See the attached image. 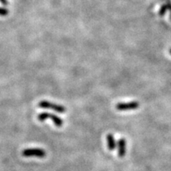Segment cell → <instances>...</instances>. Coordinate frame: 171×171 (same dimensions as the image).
<instances>
[{
	"instance_id": "4",
	"label": "cell",
	"mask_w": 171,
	"mask_h": 171,
	"mask_svg": "<svg viewBox=\"0 0 171 171\" xmlns=\"http://www.w3.org/2000/svg\"><path fill=\"white\" fill-rule=\"evenodd\" d=\"M139 104L137 101H131L128 103H118L116 105V109L119 111H127V110L137 109Z\"/></svg>"
},
{
	"instance_id": "3",
	"label": "cell",
	"mask_w": 171,
	"mask_h": 171,
	"mask_svg": "<svg viewBox=\"0 0 171 171\" xmlns=\"http://www.w3.org/2000/svg\"><path fill=\"white\" fill-rule=\"evenodd\" d=\"M24 157H37V158H44L46 156V152L41 148H28L25 149L22 153Z\"/></svg>"
},
{
	"instance_id": "9",
	"label": "cell",
	"mask_w": 171,
	"mask_h": 171,
	"mask_svg": "<svg viewBox=\"0 0 171 171\" xmlns=\"http://www.w3.org/2000/svg\"><path fill=\"white\" fill-rule=\"evenodd\" d=\"M0 2L2 4V5L6 6V5H7L8 4V2L6 1V0H0Z\"/></svg>"
},
{
	"instance_id": "10",
	"label": "cell",
	"mask_w": 171,
	"mask_h": 171,
	"mask_svg": "<svg viewBox=\"0 0 171 171\" xmlns=\"http://www.w3.org/2000/svg\"><path fill=\"white\" fill-rule=\"evenodd\" d=\"M169 54L171 55V49H169Z\"/></svg>"
},
{
	"instance_id": "6",
	"label": "cell",
	"mask_w": 171,
	"mask_h": 171,
	"mask_svg": "<svg viewBox=\"0 0 171 171\" xmlns=\"http://www.w3.org/2000/svg\"><path fill=\"white\" fill-rule=\"evenodd\" d=\"M107 140V145H108V148L109 151H113L116 147H117V143H116L115 138L112 134H108L106 136Z\"/></svg>"
},
{
	"instance_id": "7",
	"label": "cell",
	"mask_w": 171,
	"mask_h": 171,
	"mask_svg": "<svg viewBox=\"0 0 171 171\" xmlns=\"http://www.w3.org/2000/svg\"><path fill=\"white\" fill-rule=\"evenodd\" d=\"M167 10H168L167 5H166V3L162 4V6H161L160 10H159V16H161V17L164 16V15H166V11H167Z\"/></svg>"
},
{
	"instance_id": "1",
	"label": "cell",
	"mask_w": 171,
	"mask_h": 171,
	"mask_svg": "<svg viewBox=\"0 0 171 171\" xmlns=\"http://www.w3.org/2000/svg\"><path fill=\"white\" fill-rule=\"evenodd\" d=\"M37 118L38 120L40 121H41V122L46 121L47 119H51L53 121L55 125H56V127H58V128L62 127L63 124V120H62L60 117H59L56 115H54V114L49 113H41L38 115Z\"/></svg>"
},
{
	"instance_id": "5",
	"label": "cell",
	"mask_w": 171,
	"mask_h": 171,
	"mask_svg": "<svg viewBox=\"0 0 171 171\" xmlns=\"http://www.w3.org/2000/svg\"><path fill=\"white\" fill-rule=\"evenodd\" d=\"M117 147L118 148V156L122 158L126 154V141L124 138H121L119 139L117 144Z\"/></svg>"
},
{
	"instance_id": "8",
	"label": "cell",
	"mask_w": 171,
	"mask_h": 171,
	"mask_svg": "<svg viewBox=\"0 0 171 171\" xmlns=\"http://www.w3.org/2000/svg\"><path fill=\"white\" fill-rule=\"evenodd\" d=\"M7 14L8 10L3 7H0V16H6V15H7Z\"/></svg>"
},
{
	"instance_id": "2",
	"label": "cell",
	"mask_w": 171,
	"mask_h": 171,
	"mask_svg": "<svg viewBox=\"0 0 171 171\" xmlns=\"http://www.w3.org/2000/svg\"><path fill=\"white\" fill-rule=\"evenodd\" d=\"M39 107L41 109H52L54 111L60 113H63L64 112H66V108L63 105H60L54 104V103L49 102L48 101H41L39 103Z\"/></svg>"
}]
</instances>
